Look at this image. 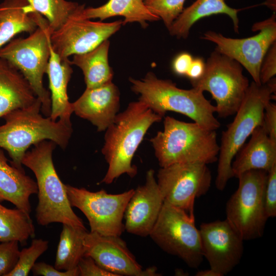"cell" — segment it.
<instances>
[{
    "mask_svg": "<svg viewBox=\"0 0 276 276\" xmlns=\"http://www.w3.org/2000/svg\"><path fill=\"white\" fill-rule=\"evenodd\" d=\"M162 119L139 100L116 115L105 130L101 152L108 167L101 183L110 184L124 174L131 178L136 175L134 155L149 128Z\"/></svg>",
    "mask_w": 276,
    "mask_h": 276,
    "instance_id": "cell-1",
    "label": "cell"
},
{
    "mask_svg": "<svg viewBox=\"0 0 276 276\" xmlns=\"http://www.w3.org/2000/svg\"><path fill=\"white\" fill-rule=\"evenodd\" d=\"M41 107L37 98L31 106L12 111L3 117L5 123L0 126V148L8 152L11 164L18 168L24 169L22 159L31 146L49 140L65 149L71 137V120H53L40 113Z\"/></svg>",
    "mask_w": 276,
    "mask_h": 276,
    "instance_id": "cell-2",
    "label": "cell"
},
{
    "mask_svg": "<svg viewBox=\"0 0 276 276\" xmlns=\"http://www.w3.org/2000/svg\"><path fill=\"white\" fill-rule=\"evenodd\" d=\"M56 145L53 141H43L28 150L22 159V165L32 170L36 179L37 222L41 226L57 222L86 228L82 220L73 210L65 184L54 167L52 156Z\"/></svg>",
    "mask_w": 276,
    "mask_h": 276,
    "instance_id": "cell-3",
    "label": "cell"
},
{
    "mask_svg": "<svg viewBox=\"0 0 276 276\" xmlns=\"http://www.w3.org/2000/svg\"><path fill=\"white\" fill-rule=\"evenodd\" d=\"M129 81L132 90L140 95L139 100L162 117L167 111H174L207 129L216 130L220 127V123L214 116L216 107L202 91L193 87L179 88L172 81L158 79L152 72L141 80L130 78Z\"/></svg>",
    "mask_w": 276,
    "mask_h": 276,
    "instance_id": "cell-4",
    "label": "cell"
},
{
    "mask_svg": "<svg viewBox=\"0 0 276 276\" xmlns=\"http://www.w3.org/2000/svg\"><path fill=\"white\" fill-rule=\"evenodd\" d=\"M160 167L176 163L212 164L217 161L219 145L216 130L195 122L166 116L164 130L150 140Z\"/></svg>",
    "mask_w": 276,
    "mask_h": 276,
    "instance_id": "cell-5",
    "label": "cell"
},
{
    "mask_svg": "<svg viewBox=\"0 0 276 276\" xmlns=\"http://www.w3.org/2000/svg\"><path fill=\"white\" fill-rule=\"evenodd\" d=\"M275 90V78L265 84H258L252 81L234 120L222 131L215 179L218 190H223L233 177V159L254 129L263 124L265 108L273 99Z\"/></svg>",
    "mask_w": 276,
    "mask_h": 276,
    "instance_id": "cell-6",
    "label": "cell"
},
{
    "mask_svg": "<svg viewBox=\"0 0 276 276\" xmlns=\"http://www.w3.org/2000/svg\"><path fill=\"white\" fill-rule=\"evenodd\" d=\"M47 20L42 17L37 29L26 38L11 39L0 48V58L6 60L24 75L41 103V112L50 117V92L43 85L51 55V44Z\"/></svg>",
    "mask_w": 276,
    "mask_h": 276,
    "instance_id": "cell-7",
    "label": "cell"
},
{
    "mask_svg": "<svg viewBox=\"0 0 276 276\" xmlns=\"http://www.w3.org/2000/svg\"><path fill=\"white\" fill-rule=\"evenodd\" d=\"M191 83L192 87L211 94L216 102V112L222 118L236 113L250 84L242 66L216 50L207 59L202 76Z\"/></svg>",
    "mask_w": 276,
    "mask_h": 276,
    "instance_id": "cell-8",
    "label": "cell"
},
{
    "mask_svg": "<svg viewBox=\"0 0 276 276\" xmlns=\"http://www.w3.org/2000/svg\"><path fill=\"white\" fill-rule=\"evenodd\" d=\"M267 172L246 171L238 177L239 185L225 206L226 219L245 241L262 237L267 219L264 191Z\"/></svg>",
    "mask_w": 276,
    "mask_h": 276,
    "instance_id": "cell-9",
    "label": "cell"
},
{
    "mask_svg": "<svg viewBox=\"0 0 276 276\" xmlns=\"http://www.w3.org/2000/svg\"><path fill=\"white\" fill-rule=\"evenodd\" d=\"M149 236L163 250L177 256L191 268H198L203 261L194 214L164 202Z\"/></svg>",
    "mask_w": 276,
    "mask_h": 276,
    "instance_id": "cell-10",
    "label": "cell"
},
{
    "mask_svg": "<svg viewBox=\"0 0 276 276\" xmlns=\"http://www.w3.org/2000/svg\"><path fill=\"white\" fill-rule=\"evenodd\" d=\"M65 187L71 206L80 210L88 220L90 232L121 236L125 230V211L134 189L112 194L104 190L91 192L67 184Z\"/></svg>",
    "mask_w": 276,
    "mask_h": 276,
    "instance_id": "cell-11",
    "label": "cell"
},
{
    "mask_svg": "<svg viewBox=\"0 0 276 276\" xmlns=\"http://www.w3.org/2000/svg\"><path fill=\"white\" fill-rule=\"evenodd\" d=\"M157 183L164 202L194 214L196 198L205 195L211 185L212 175L207 164L176 163L160 167Z\"/></svg>",
    "mask_w": 276,
    "mask_h": 276,
    "instance_id": "cell-12",
    "label": "cell"
},
{
    "mask_svg": "<svg viewBox=\"0 0 276 276\" xmlns=\"http://www.w3.org/2000/svg\"><path fill=\"white\" fill-rule=\"evenodd\" d=\"M275 13L264 21L255 23L252 31L258 34L244 38H232L209 31L202 38L214 43L215 50L239 62L245 68L253 81L261 84L260 70L262 61L270 45L276 41Z\"/></svg>",
    "mask_w": 276,
    "mask_h": 276,
    "instance_id": "cell-13",
    "label": "cell"
},
{
    "mask_svg": "<svg viewBox=\"0 0 276 276\" xmlns=\"http://www.w3.org/2000/svg\"><path fill=\"white\" fill-rule=\"evenodd\" d=\"M122 24L121 20L102 22L74 17L51 33V47L61 60L67 59L71 55L95 49L118 31Z\"/></svg>",
    "mask_w": 276,
    "mask_h": 276,
    "instance_id": "cell-14",
    "label": "cell"
},
{
    "mask_svg": "<svg viewBox=\"0 0 276 276\" xmlns=\"http://www.w3.org/2000/svg\"><path fill=\"white\" fill-rule=\"evenodd\" d=\"M199 230L203 256L210 268L221 276L228 273L242 259L244 240L226 219L202 223Z\"/></svg>",
    "mask_w": 276,
    "mask_h": 276,
    "instance_id": "cell-15",
    "label": "cell"
},
{
    "mask_svg": "<svg viewBox=\"0 0 276 276\" xmlns=\"http://www.w3.org/2000/svg\"><path fill=\"white\" fill-rule=\"evenodd\" d=\"M85 256L91 257L104 269L116 276H158L155 266L143 268L120 236L87 232Z\"/></svg>",
    "mask_w": 276,
    "mask_h": 276,
    "instance_id": "cell-16",
    "label": "cell"
},
{
    "mask_svg": "<svg viewBox=\"0 0 276 276\" xmlns=\"http://www.w3.org/2000/svg\"><path fill=\"white\" fill-rule=\"evenodd\" d=\"M164 203L153 169L147 171L145 183L137 187L129 199L124 213V228L142 237L149 235Z\"/></svg>",
    "mask_w": 276,
    "mask_h": 276,
    "instance_id": "cell-17",
    "label": "cell"
},
{
    "mask_svg": "<svg viewBox=\"0 0 276 276\" xmlns=\"http://www.w3.org/2000/svg\"><path fill=\"white\" fill-rule=\"evenodd\" d=\"M73 113L89 121L98 131H104L111 124L120 108V92L112 81L94 88H86L72 103Z\"/></svg>",
    "mask_w": 276,
    "mask_h": 276,
    "instance_id": "cell-18",
    "label": "cell"
},
{
    "mask_svg": "<svg viewBox=\"0 0 276 276\" xmlns=\"http://www.w3.org/2000/svg\"><path fill=\"white\" fill-rule=\"evenodd\" d=\"M241 147L232 164L233 177L252 170L268 172L276 165V143L269 138L263 125L257 127Z\"/></svg>",
    "mask_w": 276,
    "mask_h": 276,
    "instance_id": "cell-19",
    "label": "cell"
},
{
    "mask_svg": "<svg viewBox=\"0 0 276 276\" xmlns=\"http://www.w3.org/2000/svg\"><path fill=\"white\" fill-rule=\"evenodd\" d=\"M8 161L0 148V202L9 201L30 214V197L37 194L36 182L26 174L24 169L10 165Z\"/></svg>",
    "mask_w": 276,
    "mask_h": 276,
    "instance_id": "cell-20",
    "label": "cell"
},
{
    "mask_svg": "<svg viewBox=\"0 0 276 276\" xmlns=\"http://www.w3.org/2000/svg\"><path fill=\"white\" fill-rule=\"evenodd\" d=\"M37 99L21 73L0 58V118L12 111L31 106Z\"/></svg>",
    "mask_w": 276,
    "mask_h": 276,
    "instance_id": "cell-21",
    "label": "cell"
},
{
    "mask_svg": "<svg viewBox=\"0 0 276 276\" xmlns=\"http://www.w3.org/2000/svg\"><path fill=\"white\" fill-rule=\"evenodd\" d=\"M42 17L30 0H4L0 4V48L18 33H33Z\"/></svg>",
    "mask_w": 276,
    "mask_h": 276,
    "instance_id": "cell-22",
    "label": "cell"
},
{
    "mask_svg": "<svg viewBox=\"0 0 276 276\" xmlns=\"http://www.w3.org/2000/svg\"><path fill=\"white\" fill-rule=\"evenodd\" d=\"M68 59L61 60L53 50L51 55L46 74L49 80L51 90V110L50 118L54 121L58 119L71 120L73 113L72 103L67 95V85L73 70Z\"/></svg>",
    "mask_w": 276,
    "mask_h": 276,
    "instance_id": "cell-23",
    "label": "cell"
},
{
    "mask_svg": "<svg viewBox=\"0 0 276 276\" xmlns=\"http://www.w3.org/2000/svg\"><path fill=\"white\" fill-rule=\"evenodd\" d=\"M240 11L228 6L225 0H196L183 9L168 30L172 36L186 39L191 27L198 20L212 15L223 14L231 18L234 31L238 33V13Z\"/></svg>",
    "mask_w": 276,
    "mask_h": 276,
    "instance_id": "cell-24",
    "label": "cell"
},
{
    "mask_svg": "<svg viewBox=\"0 0 276 276\" xmlns=\"http://www.w3.org/2000/svg\"><path fill=\"white\" fill-rule=\"evenodd\" d=\"M145 1L109 0L98 7L84 8L77 17L87 19L98 18L103 20L112 16H122L124 17L123 25L137 22L145 28L148 25L147 21L160 19L148 10L145 4Z\"/></svg>",
    "mask_w": 276,
    "mask_h": 276,
    "instance_id": "cell-25",
    "label": "cell"
},
{
    "mask_svg": "<svg viewBox=\"0 0 276 276\" xmlns=\"http://www.w3.org/2000/svg\"><path fill=\"white\" fill-rule=\"evenodd\" d=\"M108 39L93 50L74 55L71 63L82 71L86 88H94L112 81L113 73L108 63Z\"/></svg>",
    "mask_w": 276,
    "mask_h": 276,
    "instance_id": "cell-26",
    "label": "cell"
},
{
    "mask_svg": "<svg viewBox=\"0 0 276 276\" xmlns=\"http://www.w3.org/2000/svg\"><path fill=\"white\" fill-rule=\"evenodd\" d=\"M87 232L86 228L62 224L54 264L56 269L65 271L77 267L85 256L84 240Z\"/></svg>",
    "mask_w": 276,
    "mask_h": 276,
    "instance_id": "cell-27",
    "label": "cell"
},
{
    "mask_svg": "<svg viewBox=\"0 0 276 276\" xmlns=\"http://www.w3.org/2000/svg\"><path fill=\"white\" fill-rule=\"evenodd\" d=\"M35 236L30 214L18 208H7L0 202V242L17 241L24 245Z\"/></svg>",
    "mask_w": 276,
    "mask_h": 276,
    "instance_id": "cell-28",
    "label": "cell"
},
{
    "mask_svg": "<svg viewBox=\"0 0 276 276\" xmlns=\"http://www.w3.org/2000/svg\"><path fill=\"white\" fill-rule=\"evenodd\" d=\"M34 10L47 20L51 33L76 16L84 8L66 0H30Z\"/></svg>",
    "mask_w": 276,
    "mask_h": 276,
    "instance_id": "cell-29",
    "label": "cell"
},
{
    "mask_svg": "<svg viewBox=\"0 0 276 276\" xmlns=\"http://www.w3.org/2000/svg\"><path fill=\"white\" fill-rule=\"evenodd\" d=\"M49 241L42 239L32 240L30 246L19 251L17 262L7 276H27L37 259L47 250Z\"/></svg>",
    "mask_w": 276,
    "mask_h": 276,
    "instance_id": "cell-30",
    "label": "cell"
},
{
    "mask_svg": "<svg viewBox=\"0 0 276 276\" xmlns=\"http://www.w3.org/2000/svg\"><path fill=\"white\" fill-rule=\"evenodd\" d=\"M186 0H146L145 4L153 14L162 19L169 29L183 10Z\"/></svg>",
    "mask_w": 276,
    "mask_h": 276,
    "instance_id": "cell-31",
    "label": "cell"
},
{
    "mask_svg": "<svg viewBox=\"0 0 276 276\" xmlns=\"http://www.w3.org/2000/svg\"><path fill=\"white\" fill-rule=\"evenodd\" d=\"M19 242L17 241L0 242V276H7L17 262Z\"/></svg>",
    "mask_w": 276,
    "mask_h": 276,
    "instance_id": "cell-32",
    "label": "cell"
},
{
    "mask_svg": "<svg viewBox=\"0 0 276 276\" xmlns=\"http://www.w3.org/2000/svg\"><path fill=\"white\" fill-rule=\"evenodd\" d=\"M264 202L267 218L276 217V165L267 172Z\"/></svg>",
    "mask_w": 276,
    "mask_h": 276,
    "instance_id": "cell-33",
    "label": "cell"
},
{
    "mask_svg": "<svg viewBox=\"0 0 276 276\" xmlns=\"http://www.w3.org/2000/svg\"><path fill=\"white\" fill-rule=\"evenodd\" d=\"M276 74V41L267 51L260 66V80L265 84L274 78Z\"/></svg>",
    "mask_w": 276,
    "mask_h": 276,
    "instance_id": "cell-34",
    "label": "cell"
},
{
    "mask_svg": "<svg viewBox=\"0 0 276 276\" xmlns=\"http://www.w3.org/2000/svg\"><path fill=\"white\" fill-rule=\"evenodd\" d=\"M80 276H116L99 266L89 256H84L78 266Z\"/></svg>",
    "mask_w": 276,
    "mask_h": 276,
    "instance_id": "cell-35",
    "label": "cell"
},
{
    "mask_svg": "<svg viewBox=\"0 0 276 276\" xmlns=\"http://www.w3.org/2000/svg\"><path fill=\"white\" fill-rule=\"evenodd\" d=\"M31 271L34 275L43 276H78V267L68 270L62 271L44 262H36Z\"/></svg>",
    "mask_w": 276,
    "mask_h": 276,
    "instance_id": "cell-36",
    "label": "cell"
},
{
    "mask_svg": "<svg viewBox=\"0 0 276 276\" xmlns=\"http://www.w3.org/2000/svg\"><path fill=\"white\" fill-rule=\"evenodd\" d=\"M263 125L270 139L276 143V105L271 101L264 109Z\"/></svg>",
    "mask_w": 276,
    "mask_h": 276,
    "instance_id": "cell-37",
    "label": "cell"
},
{
    "mask_svg": "<svg viewBox=\"0 0 276 276\" xmlns=\"http://www.w3.org/2000/svg\"><path fill=\"white\" fill-rule=\"evenodd\" d=\"M193 59L191 55L188 53L183 52L178 55L172 63L174 72L178 75L186 76Z\"/></svg>",
    "mask_w": 276,
    "mask_h": 276,
    "instance_id": "cell-38",
    "label": "cell"
},
{
    "mask_svg": "<svg viewBox=\"0 0 276 276\" xmlns=\"http://www.w3.org/2000/svg\"><path fill=\"white\" fill-rule=\"evenodd\" d=\"M205 62L201 58L193 59L186 76L190 81L200 78L203 75L205 69Z\"/></svg>",
    "mask_w": 276,
    "mask_h": 276,
    "instance_id": "cell-39",
    "label": "cell"
},
{
    "mask_svg": "<svg viewBox=\"0 0 276 276\" xmlns=\"http://www.w3.org/2000/svg\"><path fill=\"white\" fill-rule=\"evenodd\" d=\"M196 276H221L217 272L210 268L209 269L201 270L198 271Z\"/></svg>",
    "mask_w": 276,
    "mask_h": 276,
    "instance_id": "cell-40",
    "label": "cell"
},
{
    "mask_svg": "<svg viewBox=\"0 0 276 276\" xmlns=\"http://www.w3.org/2000/svg\"><path fill=\"white\" fill-rule=\"evenodd\" d=\"M275 3V0H267L264 3V4L275 12L276 8Z\"/></svg>",
    "mask_w": 276,
    "mask_h": 276,
    "instance_id": "cell-41",
    "label": "cell"
}]
</instances>
